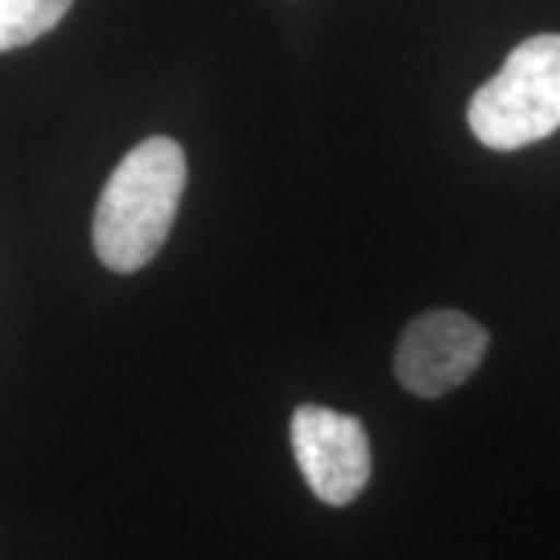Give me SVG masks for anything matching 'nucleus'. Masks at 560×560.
I'll list each match as a JSON object with an SVG mask.
<instances>
[{"instance_id": "4", "label": "nucleus", "mask_w": 560, "mask_h": 560, "mask_svg": "<svg viewBox=\"0 0 560 560\" xmlns=\"http://www.w3.org/2000/svg\"><path fill=\"white\" fill-rule=\"evenodd\" d=\"M489 349L486 327L474 318L436 308L408 324L396 349V377L420 399H440L458 389Z\"/></svg>"}, {"instance_id": "2", "label": "nucleus", "mask_w": 560, "mask_h": 560, "mask_svg": "<svg viewBox=\"0 0 560 560\" xmlns=\"http://www.w3.org/2000/svg\"><path fill=\"white\" fill-rule=\"evenodd\" d=\"M467 121L477 140L499 153L551 138L560 128V35L517 44L499 75L474 94Z\"/></svg>"}, {"instance_id": "5", "label": "nucleus", "mask_w": 560, "mask_h": 560, "mask_svg": "<svg viewBox=\"0 0 560 560\" xmlns=\"http://www.w3.org/2000/svg\"><path fill=\"white\" fill-rule=\"evenodd\" d=\"M72 0H0V54L25 47L69 13Z\"/></svg>"}, {"instance_id": "3", "label": "nucleus", "mask_w": 560, "mask_h": 560, "mask_svg": "<svg viewBox=\"0 0 560 560\" xmlns=\"http://www.w3.org/2000/svg\"><path fill=\"white\" fill-rule=\"evenodd\" d=\"M293 455L308 489L324 504L355 501L371 477V445L359 418L320 405H300L290 423Z\"/></svg>"}, {"instance_id": "1", "label": "nucleus", "mask_w": 560, "mask_h": 560, "mask_svg": "<svg viewBox=\"0 0 560 560\" xmlns=\"http://www.w3.org/2000/svg\"><path fill=\"white\" fill-rule=\"evenodd\" d=\"M187 187V160L172 138L138 143L103 187L94 212V249L116 275L143 268L168 241Z\"/></svg>"}]
</instances>
